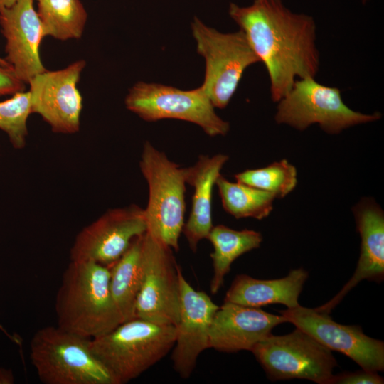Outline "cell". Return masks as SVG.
Wrapping results in <instances>:
<instances>
[{
	"instance_id": "7c38bea8",
	"label": "cell",
	"mask_w": 384,
	"mask_h": 384,
	"mask_svg": "<svg viewBox=\"0 0 384 384\" xmlns=\"http://www.w3.org/2000/svg\"><path fill=\"white\" fill-rule=\"evenodd\" d=\"M287 321L331 351L343 353L362 369L384 370V342L366 335L358 325L334 321L329 314L300 305L279 311Z\"/></svg>"
},
{
	"instance_id": "e0dca14e",
	"label": "cell",
	"mask_w": 384,
	"mask_h": 384,
	"mask_svg": "<svg viewBox=\"0 0 384 384\" xmlns=\"http://www.w3.org/2000/svg\"><path fill=\"white\" fill-rule=\"evenodd\" d=\"M361 244L354 274L329 302L314 308L330 314L343 297L362 280L380 283L384 279V214L370 199L363 200L353 208Z\"/></svg>"
},
{
	"instance_id": "2e32d148",
	"label": "cell",
	"mask_w": 384,
	"mask_h": 384,
	"mask_svg": "<svg viewBox=\"0 0 384 384\" xmlns=\"http://www.w3.org/2000/svg\"><path fill=\"white\" fill-rule=\"evenodd\" d=\"M283 323L287 321L281 314H272L260 308L224 302L212 320L209 348L228 353L251 351L276 326Z\"/></svg>"
},
{
	"instance_id": "ffe728a7",
	"label": "cell",
	"mask_w": 384,
	"mask_h": 384,
	"mask_svg": "<svg viewBox=\"0 0 384 384\" xmlns=\"http://www.w3.org/2000/svg\"><path fill=\"white\" fill-rule=\"evenodd\" d=\"M143 235L134 238L126 252L109 267L110 289L122 323L135 318L142 275Z\"/></svg>"
},
{
	"instance_id": "4fadbf2b",
	"label": "cell",
	"mask_w": 384,
	"mask_h": 384,
	"mask_svg": "<svg viewBox=\"0 0 384 384\" xmlns=\"http://www.w3.org/2000/svg\"><path fill=\"white\" fill-rule=\"evenodd\" d=\"M85 65L79 60L60 70H46L28 83L31 113L38 114L54 132L73 134L80 129L82 97L77 85Z\"/></svg>"
},
{
	"instance_id": "ba28073f",
	"label": "cell",
	"mask_w": 384,
	"mask_h": 384,
	"mask_svg": "<svg viewBox=\"0 0 384 384\" xmlns=\"http://www.w3.org/2000/svg\"><path fill=\"white\" fill-rule=\"evenodd\" d=\"M251 352L272 381L297 378L329 384L337 366L331 350L298 328L285 335L269 334Z\"/></svg>"
},
{
	"instance_id": "1f68e13d",
	"label": "cell",
	"mask_w": 384,
	"mask_h": 384,
	"mask_svg": "<svg viewBox=\"0 0 384 384\" xmlns=\"http://www.w3.org/2000/svg\"><path fill=\"white\" fill-rule=\"evenodd\" d=\"M368 0H362L363 3L364 4Z\"/></svg>"
},
{
	"instance_id": "8fae6325",
	"label": "cell",
	"mask_w": 384,
	"mask_h": 384,
	"mask_svg": "<svg viewBox=\"0 0 384 384\" xmlns=\"http://www.w3.org/2000/svg\"><path fill=\"white\" fill-rule=\"evenodd\" d=\"M146 230L144 209L138 206L108 210L77 235L70 261H90L110 267Z\"/></svg>"
},
{
	"instance_id": "5b68a950",
	"label": "cell",
	"mask_w": 384,
	"mask_h": 384,
	"mask_svg": "<svg viewBox=\"0 0 384 384\" xmlns=\"http://www.w3.org/2000/svg\"><path fill=\"white\" fill-rule=\"evenodd\" d=\"M139 166L149 191L144 209L146 231L178 251L185 223V168L170 161L149 142L144 145Z\"/></svg>"
},
{
	"instance_id": "52a82bcc",
	"label": "cell",
	"mask_w": 384,
	"mask_h": 384,
	"mask_svg": "<svg viewBox=\"0 0 384 384\" xmlns=\"http://www.w3.org/2000/svg\"><path fill=\"white\" fill-rule=\"evenodd\" d=\"M197 51L206 60L201 88L214 107H225L233 96L244 71L260 62L244 33H221L195 17L191 23Z\"/></svg>"
},
{
	"instance_id": "8992f818",
	"label": "cell",
	"mask_w": 384,
	"mask_h": 384,
	"mask_svg": "<svg viewBox=\"0 0 384 384\" xmlns=\"http://www.w3.org/2000/svg\"><path fill=\"white\" fill-rule=\"evenodd\" d=\"M277 102V123L300 131L317 124L326 133L336 134L351 127L381 118L378 112L363 114L351 110L343 101L338 87L322 85L311 77L297 79Z\"/></svg>"
},
{
	"instance_id": "d4e9b609",
	"label": "cell",
	"mask_w": 384,
	"mask_h": 384,
	"mask_svg": "<svg viewBox=\"0 0 384 384\" xmlns=\"http://www.w3.org/2000/svg\"><path fill=\"white\" fill-rule=\"evenodd\" d=\"M31 114L30 93L19 92L0 101V129L8 136L13 147L23 148L28 136L27 120Z\"/></svg>"
},
{
	"instance_id": "5bb4252c",
	"label": "cell",
	"mask_w": 384,
	"mask_h": 384,
	"mask_svg": "<svg viewBox=\"0 0 384 384\" xmlns=\"http://www.w3.org/2000/svg\"><path fill=\"white\" fill-rule=\"evenodd\" d=\"M178 276L180 312L171 360L174 370L186 379L191 375L200 354L209 348V331L219 306L206 292L191 286L181 267Z\"/></svg>"
},
{
	"instance_id": "ac0fdd59",
	"label": "cell",
	"mask_w": 384,
	"mask_h": 384,
	"mask_svg": "<svg viewBox=\"0 0 384 384\" xmlns=\"http://www.w3.org/2000/svg\"><path fill=\"white\" fill-rule=\"evenodd\" d=\"M225 154L209 157L201 155L192 166L185 168L186 183L194 188L191 210L183 230L191 250L196 252L199 242L207 239L213 227L212 221V193L228 161Z\"/></svg>"
},
{
	"instance_id": "83f0119b",
	"label": "cell",
	"mask_w": 384,
	"mask_h": 384,
	"mask_svg": "<svg viewBox=\"0 0 384 384\" xmlns=\"http://www.w3.org/2000/svg\"><path fill=\"white\" fill-rule=\"evenodd\" d=\"M14 378L11 373L4 369H0V383H12Z\"/></svg>"
},
{
	"instance_id": "cb8c5ba5",
	"label": "cell",
	"mask_w": 384,
	"mask_h": 384,
	"mask_svg": "<svg viewBox=\"0 0 384 384\" xmlns=\"http://www.w3.org/2000/svg\"><path fill=\"white\" fill-rule=\"evenodd\" d=\"M237 181L273 193L282 198L297 186V171L287 160L272 163L267 166L247 169L235 175Z\"/></svg>"
},
{
	"instance_id": "30bf717a",
	"label": "cell",
	"mask_w": 384,
	"mask_h": 384,
	"mask_svg": "<svg viewBox=\"0 0 384 384\" xmlns=\"http://www.w3.org/2000/svg\"><path fill=\"white\" fill-rule=\"evenodd\" d=\"M142 262L135 317L176 326L180 312V266L172 249L146 231L142 238Z\"/></svg>"
},
{
	"instance_id": "d6986e66",
	"label": "cell",
	"mask_w": 384,
	"mask_h": 384,
	"mask_svg": "<svg viewBox=\"0 0 384 384\" xmlns=\"http://www.w3.org/2000/svg\"><path fill=\"white\" fill-rule=\"evenodd\" d=\"M309 277L304 268L292 270L282 278L259 279L245 274L235 277L225 294L224 302L260 308L281 304L287 309L299 305L298 299Z\"/></svg>"
},
{
	"instance_id": "4316f807",
	"label": "cell",
	"mask_w": 384,
	"mask_h": 384,
	"mask_svg": "<svg viewBox=\"0 0 384 384\" xmlns=\"http://www.w3.org/2000/svg\"><path fill=\"white\" fill-rule=\"evenodd\" d=\"M25 83L9 65L0 63V97L24 91Z\"/></svg>"
},
{
	"instance_id": "9c48e42d",
	"label": "cell",
	"mask_w": 384,
	"mask_h": 384,
	"mask_svg": "<svg viewBox=\"0 0 384 384\" xmlns=\"http://www.w3.org/2000/svg\"><path fill=\"white\" fill-rule=\"evenodd\" d=\"M127 108L147 122L162 119L187 121L211 137L225 135L229 123L222 119L201 87L182 90L157 83L139 82L125 98Z\"/></svg>"
},
{
	"instance_id": "277c9868",
	"label": "cell",
	"mask_w": 384,
	"mask_h": 384,
	"mask_svg": "<svg viewBox=\"0 0 384 384\" xmlns=\"http://www.w3.org/2000/svg\"><path fill=\"white\" fill-rule=\"evenodd\" d=\"M30 358L45 384H114L90 348V338L57 326L37 330L30 342Z\"/></svg>"
},
{
	"instance_id": "4dcf8cb0",
	"label": "cell",
	"mask_w": 384,
	"mask_h": 384,
	"mask_svg": "<svg viewBox=\"0 0 384 384\" xmlns=\"http://www.w3.org/2000/svg\"><path fill=\"white\" fill-rule=\"evenodd\" d=\"M0 329L3 331L9 338L14 339L11 336H9V334L4 329V328L0 325ZM15 341V340H14Z\"/></svg>"
},
{
	"instance_id": "7a4b0ae2",
	"label": "cell",
	"mask_w": 384,
	"mask_h": 384,
	"mask_svg": "<svg viewBox=\"0 0 384 384\" xmlns=\"http://www.w3.org/2000/svg\"><path fill=\"white\" fill-rule=\"evenodd\" d=\"M58 326L84 338L107 334L120 324L110 289L109 267L70 261L55 299Z\"/></svg>"
},
{
	"instance_id": "f546056e",
	"label": "cell",
	"mask_w": 384,
	"mask_h": 384,
	"mask_svg": "<svg viewBox=\"0 0 384 384\" xmlns=\"http://www.w3.org/2000/svg\"><path fill=\"white\" fill-rule=\"evenodd\" d=\"M0 63L4 64V65H9V63L5 59H3L1 58H0Z\"/></svg>"
},
{
	"instance_id": "44dd1931",
	"label": "cell",
	"mask_w": 384,
	"mask_h": 384,
	"mask_svg": "<svg viewBox=\"0 0 384 384\" xmlns=\"http://www.w3.org/2000/svg\"><path fill=\"white\" fill-rule=\"evenodd\" d=\"M207 239L213 247L210 254L213 274L210 291L215 294L223 287L233 262L242 255L258 248L262 242V235L253 230H235L218 225L212 228Z\"/></svg>"
},
{
	"instance_id": "f1b7e54d",
	"label": "cell",
	"mask_w": 384,
	"mask_h": 384,
	"mask_svg": "<svg viewBox=\"0 0 384 384\" xmlns=\"http://www.w3.org/2000/svg\"><path fill=\"white\" fill-rule=\"evenodd\" d=\"M18 0H0V12L8 7L14 5Z\"/></svg>"
},
{
	"instance_id": "6da1fadb",
	"label": "cell",
	"mask_w": 384,
	"mask_h": 384,
	"mask_svg": "<svg viewBox=\"0 0 384 384\" xmlns=\"http://www.w3.org/2000/svg\"><path fill=\"white\" fill-rule=\"evenodd\" d=\"M229 14L265 65L274 102L290 90L297 78H315L320 58L311 16L293 13L281 0H254L245 7L231 3Z\"/></svg>"
},
{
	"instance_id": "3957f363",
	"label": "cell",
	"mask_w": 384,
	"mask_h": 384,
	"mask_svg": "<svg viewBox=\"0 0 384 384\" xmlns=\"http://www.w3.org/2000/svg\"><path fill=\"white\" fill-rule=\"evenodd\" d=\"M176 329L135 317L90 339V348L114 384L137 378L173 348Z\"/></svg>"
},
{
	"instance_id": "484cf974",
	"label": "cell",
	"mask_w": 384,
	"mask_h": 384,
	"mask_svg": "<svg viewBox=\"0 0 384 384\" xmlns=\"http://www.w3.org/2000/svg\"><path fill=\"white\" fill-rule=\"evenodd\" d=\"M383 384L384 379L378 372L364 369L333 375L329 384Z\"/></svg>"
},
{
	"instance_id": "9a60e30c",
	"label": "cell",
	"mask_w": 384,
	"mask_h": 384,
	"mask_svg": "<svg viewBox=\"0 0 384 384\" xmlns=\"http://www.w3.org/2000/svg\"><path fill=\"white\" fill-rule=\"evenodd\" d=\"M1 31L6 39V58L25 84L45 72L39 53L45 36L43 23L33 0H18L0 12Z\"/></svg>"
},
{
	"instance_id": "7402d4cb",
	"label": "cell",
	"mask_w": 384,
	"mask_h": 384,
	"mask_svg": "<svg viewBox=\"0 0 384 384\" xmlns=\"http://www.w3.org/2000/svg\"><path fill=\"white\" fill-rule=\"evenodd\" d=\"M215 184L224 210L235 218L262 220L273 209L276 197L270 192L238 181L230 182L221 174Z\"/></svg>"
},
{
	"instance_id": "603a6c76",
	"label": "cell",
	"mask_w": 384,
	"mask_h": 384,
	"mask_svg": "<svg viewBox=\"0 0 384 384\" xmlns=\"http://www.w3.org/2000/svg\"><path fill=\"white\" fill-rule=\"evenodd\" d=\"M45 36L65 41L81 38L87 14L80 0H37Z\"/></svg>"
}]
</instances>
